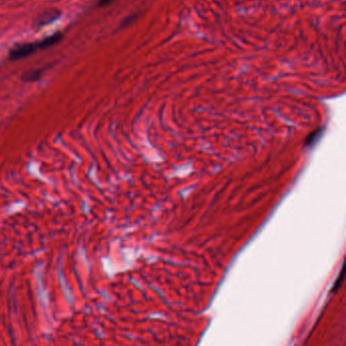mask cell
<instances>
[{"mask_svg": "<svg viewBox=\"0 0 346 346\" xmlns=\"http://www.w3.org/2000/svg\"><path fill=\"white\" fill-rule=\"evenodd\" d=\"M38 50H43L42 41L35 42V43H28V44H22L14 48L10 53V59L11 60H20L23 58H26Z\"/></svg>", "mask_w": 346, "mask_h": 346, "instance_id": "1", "label": "cell"}, {"mask_svg": "<svg viewBox=\"0 0 346 346\" xmlns=\"http://www.w3.org/2000/svg\"><path fill=\"white\" fill-rule=\"evenodd\" d=\"M59 16H60V13L57 10L47 11L38 18V20L36 22V26L37 27H44V26L52 23L56 19H58Z\"/></svg>", "mask_w": 346, "mask_h": 346, "instance_id": "2", "label": "cell"}, {"mask_svg": "<svg viewBox=\"0 0 346 346\" xmlns=\"http://www.w3.org/2000/svg\"><path fill=\"white\" fill-rule=\"evenodd\" d=\"M42 73H43V71H32L30 73H27V74H25L24 81L25 82H35V81L40 79Z\"/></svg>", "mask_w": 346, "mask_h": 346, "instance_id": "3", "label": "cell"}, {"mask_svg": "<svg viewBox=\"0 0 346 346\" xmlns=\"http://www.w3.org/2000/svg\"><path fill=\"white\" fill-rule=\"evenodd\" d=\"M321 133H322V129H318L316 131H314L308 138V141H307V146H311L313 144L316 143V141L318 140V138L321 136Z\"/></svg>", "mask_w": 346, "mask_h": 346, "instance_id": "4", "label": "cell"}, {"mask_svg": "<svg viewBox=\"0 0 346 346\" xmlns=\"http://www.w3.org/2000/svg\"><path fill=\"white\" fill-rule=\"evenodd\" d=\"M343 275H344V273H343V269H342V271H341V273H340V278H339V280L336 281V284H335V286L333 287V292H336V291L338 290V288L340 287V285H341V283H342Z\"/></svg>", "mask_w": 346, "mask_h": 346, "instance_id": "5", "label": "cell"}, {"mask_svg": "<svg viewBox=\"0 0 346 346\" xmlns=\"http://www.w3.org/2000/svg\"><path fill=\"white\" fill-rule=\"evenodd\" d=\"M115 2V0H100L99 2V6L100 7H107L111 4H113Z\"/></svg>", "mask_w": 346, "mask_h": 346, "instance_id": "6", "label": "cell"}, {"mask_svg": "<svg viewBox=\"0 0 346 346\" xmlns=\"http://www.w3.org/2000/svg\"><path fill=\"white\" fill-rule=\"evenodd\" d=\"M135 19V16H132V17H128L125 21H124V23L122 24V26H127V25H129L130 23H132V21Z\"/></svg>", "mask_w": 346, "mask_h": 346, "instance_id": "7", "label": "cell"}]
</instances>
